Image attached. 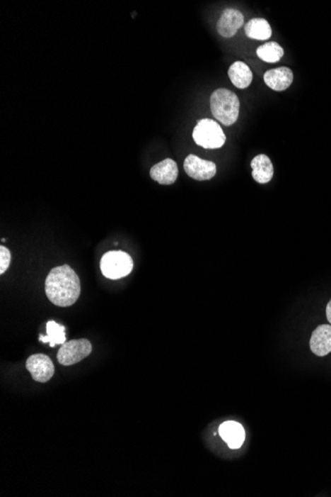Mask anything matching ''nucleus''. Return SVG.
I'll list each match as a JSON object with an SVG mask.
<instances>
[{
	"label": "nucleus",
	"instance_id": "18",
	"mask_svg": "<svg viewBox=\"0 0 331 497\" xmlns=\"http://www.w3.org/2000/svg\"><path fill=\"white\" fill-rule=\"evenodd\" d=\"M11 251L6 247H0V274H4L11 265Z\"/></svg>",
	"mask_w": 331,
	"mask_h": 497
},
{
	"label": "nucleus",
	"instance_id": "12",
	"mask_svg": "<svg viewBox=\"0 0 331 497\" xmlns=\"http://www.w3.org/2000/svg\"><path fill=\"white\" fill-rule=\"evenodd\" d=\"M293 72L286 67L270 69L264 74L267 86L276 91H285L293 83Z\"/></svg>",
	"mask_w": 331,
	"mask_h": 497
},
{
	"label": "nucleus",
	"instance_id": "4",
	"mask_svg": "<svg viewBox=\"0 0 331 497\" xmlns=\"http://www.w3.org/2000/svg\"><path fill=\"white\" fill-rule=\"evenodd\" d=\"M133 260L123 251H110L100 260V269L108 279L117 280L129 275L133 270Z\"/></svg>",
	"mask_w": 331,
	"mask_h": 497
},
{
	"label": "nucleus",
	"instance_id": "11",
	"mask_svg": "<svg viewBox=\"0 0 331 497\" xmlns=\"http://www.w3.org/2000/svg\"><path fill=\"white\" fill-rule=\"evenodd\" d=\"M219 435L231 449H239L245 441V431L241 424L234 421L224 422L219 427Z\"/></svg>",
	"mask_w": 331,
	"mask_h": 497
},
{
	"label": "nucleus",
	"instance_id": "19",
	"mask_svg": "<svg viewBox=\"0 0 331 497\" xmlns=\"http://www.w3.org/2000/svg\"><path fill=\"white\" fill-rule=\"evenodd\" d=\"M326 318H327L328 322L331 324V300L328 302L327 306H326Z\"/></svg>",
	"mask_w": 331,
	"mask_h": 497
},
{
	"label": "nucleus",
	"instance_id": "3",
	"mask_svg": "<svg viewBox=\"0 0 331 497\" xmlns=\"http://www.w3.org/2000/svg\"><path fill=\"white\" fill-rule=\"evenodd\" d=\"M194 143L206 149H217L224 145L226 136L219 123L209 118L201 119L192 133Z\"/></svg>",
	"mask_w": 331,
	"mask_h": 497
},
{
	"label": "nucleus",
	"instance_id": "15",
	"mask_svg": "<svg viewBox=\"0 0 331 497\" xmlns=\"http://www.w3.org/2000/svg\"><path fill=\"white\" fill-rule=\"evenodd\" d=\"M245 33L251 39L268 40L272 35V28L266 19L254 18L245 25Z\"/></svg>",
	"mask_w": 331,
	"mask_h": 497
},
{
	"label": "nucleus",
	"instance_id": "8",
	"mask_svg": "<svg viewBox=\"0 0 331 497\" xmlns=\"http://www.w3.org/2000/svg\"><path fill=\"white\" fill-rule=\"evenodd\" d=\"M244 16L236 9H226L217 22L219 34L224 38H231L243 26Z\"/></svg>",
	"mask_w": 331,
	"mask_h": 497
},
{
	"label": "nucleus",
	"instance_id": "6",
	"mask_svg": "<svg viewBox=\"0 0 331 497\" xmlns=\"http://www.w3.org/2000/svg\"><path fill=\"white\" fill-rule=\"evenodd\" d=\"M26 369L35 381L45 384L54 376L55 367L50 357L46 354H33L27 359Z\"/></svg>",
	"mask_w": 331,
	"mask_h": 497
},
{
	"label": "nucleus",
	"instance_id": "10",
	"mask_svg": "<svg viewBox=\"0 0 331 497\" xmlns=\"http://www.w3.org/2000/svg\"><path fill=\"white\" fill-rule=\"evenodd\" d=\"M310 347L318 357H325L331 352V325H320L313 330Z\"/></svg>",
	"mask_w": 331,
	"mask_h": 497
},
{
	"label": "nucleus",
	"instance_id": "5",
	"mask_svg": "<svg viewBox=\"0 0 331 497\" xmlns=\"http://www.w3.org/2000/svg\"><path fill=\"white\" fill-rule=\"evenodd\" d=\"M91 350H93V345H91L90 340L86 339L73 340L62 345L57 359L62 365L70 367V365L78 364L88 357L91 354Z\"/></svg>",
	"mask_w": 331,
	"mask_h": 497
},
{
	"label": "nucleus",
	"instance_id": "13",
	"mask_svg": "<svg viewBox=\"0 0 331 497\" xmlns=\"http://www.w3.org/2000/svg\"><path fill=\"white\" fill-rule=\"evenodd\" d=\"M252 176L254 180L259 184H267L270 182L274 175V167L270 158L265 154L257 155L252 160Z\"/></svg>",
	"mask_w": 331,
	"mask_h": 497
},
{
	"label": "nucleus",
	"instance_id": "17",
	"mask_svg": "<svg viewBox=\"0 0 331 497\" xmlns=\"http://www.w3.org/2000/svg\"><path fill=\"white\" fill-rule=\"evenodd\" d=\"M257 55L267 63H277L284 56V49L276 42H268L257 49Z\"/></svg>",
	"mask_w": 331,
	"mask_h": 497
},
{
	"label": "nucleus",
	"instance_id": "16",
	"mask_svg": "<svg viewBox=\"0 0 331 497\" xmlns=\"http://www.w3.org/2000/svg\"><path fill=\"white\" fill-rule=\"evenodd\" d=\"M66 330L63 325L57 324L54 320L47 323V335H40L39 340L42 342H49L52 347L57 345H64L66 342Z\"/></svg>",
	"mask_w": 331,
	"mask_h": 497
},
{
	"label": "nucleus",
	"instance_id": "14",
	"mask_svg": "<svg viewBox=\"0 0 331 497\" xmlns=\"http://www.w3.org/2000/svg\"><path fill=\"white\" fill-rule=\"evenodd\" d=\"M228 76L231 83L238 89H246L250 86L253 74L250 68L243 62H236L228 69Z\"/></svg>",
	"mask_w": 331,
	"mask_h": 497
},
{
	"label": "nucleus",
	"instance_id": "1",
	"mask_svg": "<svg viewBox=\"0 0 331 497\" xmlns=\"http://www.w3.org/2000/svg\"><path fill=\"white\" fill-rule=\"evenodd\" d=\"M47 297L59 307H70L81 295L79 276L69 265L58 266L49 273L45 281Z\"/></svg>",
	"mask_w": 331,
	"mask_h": 497
},
{
	"label": "nucleus",
	"instance_id": "9",
	"mask_svg": "<svg viewBox=\"0 0 331 497\" xmlns=\"http://www.w3.org/2000/svg\"><path fill=\"white\" fill-rule=\"evenodd\" d=\"M179 169L177 163L172 159H165L162 162L156 164L150 170V176L153 180L161 185H172L176 182Z\"/></svg>",
	"mask_w": 331,
	"mask_h": 497
},
{
	"label": "nucleus",
	"instance_id": "2",
	"mask_svg": "<svg viewBox=\"0 0 331 497\" xmlns=\"http://www.w3.org/2000/svg\"><path fill=\"white\" fill-rule=\"evenodd\" d=\"M240 103L236 94L226 89L214 91L211 98V109L214 118L226 126L236 123L239 116Z\"/></svg>",
	"mask_w": 331,
	"mask_h": 497
},
{
	"label": "nucleus",
	"instance_id": "7",
	"mask_svg": "<svg viewBox=\"0 0 331 497\" xmlns=\"http://www.w3.org/2000/svg\"><path fill=\"white\" fill-rule=\"evenodd\" d=\"M184 169L190 177L197 181L211 180L216 174V165L211 161L204 160L196 155L187 156Z\"/></svg>",
	"mask_w": 331,
	"mask_h": 497
}]
</instances>
